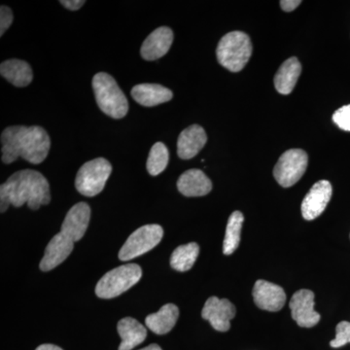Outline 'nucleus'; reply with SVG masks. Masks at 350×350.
<instances>
[{"instance_id": "1", "label": "nucleus", "mask_w": 350, "mask_h": 350, "mask_svg": "<svg viewBox=\"0 0 350 350\" xmlns=\"http://www.w3.org/2000/svg\"><path fill=\"white\" fill-rule=\"evenodd\" d=\"M51 202L49 182L36 170H24L11 175L0 186L1 213L9 206L21 207L27 204L32 211Z\"/></svg>"}, {"instance_id": "2", "label": "nucleus", "mask_w": 350, "mask_h": 350, "mask_svg": "<svg viewBox=\"0 0 350 350\" xmlns=\"http://www.w3.org/2000/svg\"><path fill=\"white\" fill-rule=\"evenodd\" d=\"M1 160L15 162L18 158L34 165L42 163L50 151L51 140L47 131L38 126H8L2 131Z\"/></svg>"}, {"instance_id": "3", "label": "nucleus", "mask_w": 350, "mask_h": 350, "mask_svg": "<svg viewBox=\"0 0 350 350\" xmlns=\"http://www.w3.org/2000/svg\"><path fill=\"white\" fill-rule=\"evenodd\" d=\"M93 90L101 111L114 119H122L129 111L125 94L111 75L100 72L94 76Z\"/></svg>"}, {"instance_id": "4", "label": "nucleus", "mask_w": 350, "mask_h": 350, "mask_svg": "<svg viewBox=\"0 0 350 350\" xmlns=\"http://www.w3.org/2000/svg\"><path fill=\"white\" fill-rule=\"evenodd\" d=\"M252 55L250 36L243 31H232L219 41L216 56L219 64L232 72L243 70Z\"/></svg>"}, {"instance_id": "5", "label": "nucleus", "mask_w": 350, "mask_h": 350, "mask_svg": "<svg viewBox=\"0 0 350 350\" xmlns=\"http://www.w3.org/2000/svg\"><path fill=\"white\" fill-rule=\"evenodd\" d=\"M142 276V269L137 264H126L113 269L96 284V296L101 299L116 298L137 284Z\"/></svg>"}, {"instance_id": "6", "label": "nucleus", "mask_w": 350, "mask_h": 350, "mask_svg": "<svg viewBox=\"0 0 350 350\" xmlns=\"http://www.w3.org/2000/svg\"><path fill=\"white\" fill-rule=\"evenodd\" d=\"M111 172V163L107 159H94L80 167L76 175L75 187L80 194L94 197L105 187Z\"/></svg>"}, {"instance_id": "7", "label": "nucleus", "mask_w": 350, "mask_h": 350, "mask_svg": "<svg viewBox=\"0 0 350 350\" xmlns=\"http://www.w3.org/2000/svg\"><path fill=\"white\" fill-rule=\"evenodd\" d=\"M163 230L160 225L151 224L140 227L133 232L119 252L121 261H130L153 250L162 241Z\"/></svg>"}, {"instance_id": "8", "label": "nucleus", "mask_w": 350, "mask_h": 350, "mask_svg": "<svg viewBox=\"0 0 350 350\" xmlns=\"http://www.w3.org/2000/svg\"><path fill=\"white\" fill-rule=\"evenodd\" d=\"M308 163V157L305 151L290 149L284 152L273 170L275 180L282 187H291L305 174Z\"/></svg>"}, {"instance_id": "9", "label": "nucleus", "mask_w": 350, "mask_h": 350, "mask_svg": "<svg viewBox=\"0 0 350 350\" xmlns=\"http://www.w3.org/2000/svg\"><path fill=\"white\" fill-rule=\"evenodd\" d=\"M202 317L216 331L227 332L231 328V320L236 317V306L227 299L211 297L202 308Z\"/></svg>"}, {"instance_id": "10", "label": "nucleus", "mask_w": 350, "mask_h": 350, "mask_svg": "<svg viewBox=\"0 0 350 350\" xmlns=\"http://www.w3.org/2000/svg\"><path fill=\"white\" fill-rule=\"evenodd\" d=\"M292 319L300 327L312 328L320 321V314L314 310V294L310 290H300L290 301Z\"/></svg>"}, {"instance_id": "11", "label": "nucleus", "mask_w": 350, "mask_h": 350, "mask_svg": "<svg viewBox=\"0 0 350 350\" xmlns=\"http://www.w3.org/2000/svg\"><path fill=\"white\" fill-rule=\"evenodd\" d=\"M332 194H333V189L330 182L327 180L317 182L301 202L303 217L308 221L319 217L330 202Z\"/></svg>"}, {"instance_id": "12", "label": "nucleus", "mask_w": 350, "mask_h": 350, "mask_svg": "<svg viewBox=\"0 0 350 350\" xmlns=\"http://www.w3.org/2000/svg\"><path fill=\"white\" fill-rule=\"evenodd\" d=\"M252 294L258 308L268 312H278L286 301L283 288L266 280H257Z\"/></svg>"}, {"instance_id": "13", "label": "nucleus", "mask_w": 350, "mask_h": 350, "mask_svg": "<svg viewBox=\"0 0 350 350\" xmlns=\"http://www.w3.org/2000/svg\"><path fill=\"white\" fill-rule=\"evenodd\" d=\"M91 219V208L86 202H79L69 209L63 225L62 234L73 241H80L84 237Z\"/></svg>"}, {"instance_id": "14", "label": "nucleus", "mask_w": 350, "mask_h": 350, "mask_svg": "<svg viewBox=\"0 0 350 350\" xmlns=\"http://www.w3.org/2000/svg\"><path fill=\"white\" fill-rule=\"evenodd\" d=\"M75 248V241L59 232L56 234L45 250V254L40 262L42 271H52L61 265L70 255Z\"/></svg>"}, {"instance_id": "15", "label": "nucleus", "mask_w": 350, "mask_h": 350, "mask_svg": "<svg viewBox=\"0 0 350 350\" xmlns=\"http://www.w3.org/2000/svg\"><path fill=\"white\" fill-rule=\"evenodd\" d=\"M174 42V32L167 27H161L149 34L142 46V56L146 61H155L169 52Z\"/></svg>"}, {"instance_id": "16", "label": "nucleus", "mask_w": 350, "mask_h": 350, "mask_svg": "<svg viewBox=\"0 0 350 350\" xmlns=\"http://www.w3.org/2000/svg\"><path fill=\"white\" fill-rule=\"evenodd\" d=\"M206 131L199 125L185 129L177 140V154L182 160H190L199 154L206 144Z\"/></svg>"}, {"instance_id": "17", "label": "nucleus", "mask_w": 350, "mask_h": 350, "mask_svg": "<svg viewBox=\"0 0 350 350\" xmlns=\"http://www.w3.org/2000/svg\"><path fill=\"white\" fill-rule=\"evenodd\" d=\"M179 192L185 197H202L211 192L213 183L200 170H189L177 181Z\"/></svg>"}, {"instance_id": "18", "label": "nucleus", "mask_w": 350, "mask_h": 350, "mask_svg": "<svg viewBox=\"0 0 350 350\" xmlns=\"http://www.w3.org/2000/svg\"><path fill=\"white\" fill-rule=\"evenodd\" d=\"M133 100L145 107H153L172 100L174 94L159 84H138L131 92Z\"/></svg>"}, {"instance_id": "19", "label": "nucleus", "mask_w": 350, "mask_h": 350, "mask_svg": "<svg viewBox=\"0 0 350 350\" xmlns=\"http://www.w3.org/2000/svg\"><path fill=\"white\" fill-rule=\"evenodd\" d=\"M122 342L119 350H131L142 344L147 337V330L140 322L131 317L120 320L117 326Z\"/></svg>"}, {"instance_id": "20", "label": "nucleus", "mask_w": 350, "mask_h": 350, "mask_svg": "<svg viewBox=\"0 0 350 350\" xmlns=\"http://www.w3.org/2000/svg\"><path fill=\"white\" fill-rule=\"evenodd\" d=\"M301 72V66L297 57H292L282 64L275 76L276 91L289 94L293 91Z\"/></svg>"}, {"instance_id": "21", "label": "nucleus", "mask_w": 350, "mask_h": 350, "mask_svg": "<svg viewBox=\"0 0 350 350\" xmlns=\"http://www.w3.org/2000/svg\"><path fill=\"white\" fill-rule=\"evenodd\" d=\"M179 317L178 308L174 304L162 306L156 313H152L145 319V324L157 335H165L172 330Z\"/></svg>"}, {"instance_id": "22", "label": "nucleus", "mask_w": 350, "mask_h": 350, "mask_svg": "<svg viewBox=\"0 0 350 350\" xmlns=\"http://www.w3.org/2000/svg\"><path fill=\"white\" fill-rule=\"evenodd\" d=\"M2 77L16 87H27L31 84L33 72L31 66L22 59H8L0 66Z\"/></svg>"}, {"instance_id": "23", "label": "nucleus", "mask_w": 350, "mask_h": 350, "mask_svg": "<svg viewBox=\"0 0 350 350\" xmlns=\"http://www.w3.org/2000/svg\"><path fill=\"white\" fill-rule=\"evenodd\" d=\"M200 246L196 243L178 246L170 257V266L175 271H187L199 256Z\"/></svg>"}, {"instance_id": "24", "label": "nucleus", "mask_w": 350, "mask_h": 350, "mask_svg": "<svg viewBox=\"0 0 350 350\" xmlns=\"http://www.w3.org/2000/svg\"><path fill=\"white\" fill-rule=\"evenodd\" d=\"M243 221V214L241 211H234L230 216L223 243V253L225 255L232 254L239 247Z\"/></svg>"}, {"instance_id": "25", "label": "nucleus", "mask_w": 350, "mask_h": 350, "mask_svg": "<svg viewBox=\"0 0 350 350\" xmlns=\"http://www.w3.org/2000/svg\"><path fill=\"white\" fill-rule=\"evenodd\" d=\"M170 153L163 142H157L152 147L147 160L146 167L149 174L157 176L162 174L169 165Z\"/></svg>"}, {"instance_id": "26", "label": "nucleus", "mask_w": 350, "mask_h": 350, "mask_svg": "<svg viewBox=\"0 0 350 350\" xmlns=\"http://www.w3.org/2000/svg\"><path fill=\"white\" fill-rule=\"evenodd\" d=\"M350 344V322L342 321L338 324L336 328V338L330 342L334 349L344 347Z\"/></svg>"}, {"instance_id": "27", "label": "nucleus", "mask_w": 350, "mask_h": 350, "mask_svg": "<svg viewBox=\"0 0 350 350\" xmlns=\"http://www.w3.org/2000/svg\"><path fill=\"white\" fill-rule=\"evenodd\" d=\"M333 121L338 128L350 131V105H345L334 113Z\"/></svg>"}, {"instance_id": "28", "label": "nucleus", "mask_w": 350, "mask_h": 350, "mask_svg": "<svg viewBox=\"0 0 350 350\" xmlns=\"http://www.w3.org/2000/svg\"><path fill=\"white\" fill-rule=\"evenodd\" d=\"M13 23V13L9 7H0V36L10 27Z\"/></svg>"}, {"instance_id": "29", "label": "nucleus", "mask_w": 350, "mask_h": 350, "mask_svg": "<svg viewBox=\"0 0 350 350\" xmlns=\"http://www.w3.org/2000/svg\"><path fill=\"white\" fill-rule=\"evenodd\" d=\"M59 3L63 4L66 8L71 11L79 10L86 1L84 0H61Z\"/></svg>"}, {"instance_id": "30", "label": "nucleus", "mask_w": 350, "mask_h": 350, "mask_svg": "<svg viewBox=\"0 0 350 350\" xmlns=\"http://www.w3.org/2000/svg\"><path fill=\"white\" fill-rule=\"evenodd\" d=\"M301 1L300 0H282L280 1V6L283 10L286 11V12H291V11L295 10L300 4Z\"/></svg>"}, {"instance_id": "31", "label": "nucleus", "mask_w": 350, "mask_h": 350, "mask_svg": "<svg viewBox=\"0 0 350 350\" xmlns=\"http://www.w3.org/2000/svg\"><path fill=\"white\" fill-rule=\"evenodd\" d=\"M36 350H64L61 347H57L54 345H42L38 347Z\"/></svg>"}, {"instance_id": "32", "label": "nucleus", "mask_w": 350, "mask_h": 350, "mask_svg": "<svg viewBox=\"0 0 350 350\" xmlns=\"http://www.w3.org/2000/svg\"><path fill=\"white\" fill-rule=\"evenodd\" d=\"M139 350H162L158 345H150L148 347H144V349Z\"/></svg>"}]
</instances>
